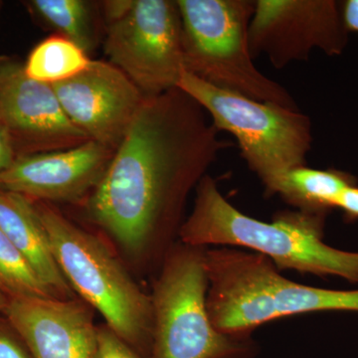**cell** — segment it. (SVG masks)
I'll return each instance as SVG.
<instances>
[{
	"mask_svg": "<svg viewBox=\"0 0 358 358\" xmlns=\"http://www.w3.org/2000/svg\"><path fill=\"white\" fill-rule=\"evenodd\" d=\"M62 274L107 327L143 358L152 341V299L141 291L100 238L46 204H35Z\"/></svg>",
	"mask_w": 358,
	"mask_h": 358,
	"instance_id": "cell-3",
	"label": "cell"
},
{
	"mask_svg": "<svg viewBox=\"0 0 358 358\" xmlns=\"http://www.w3.org/2000/svg\"><path fill=\"white\" fill-rule=\"evenodd\" d=\"M348 30L334 0H257L249 27L253 57L264 54L275 69L307 61L313 49L343 53Z\"/></svg>",
	"mask_w": 358,
	"mask_h": 358,
	"instance_id": "cell-8",
	"label": "cell"
},
{
	"mask_svg": "<svg viewBox=\"0 0 358 358\" xmlns=\"http://www.w3.org/2000/svg\"><path fill=\"white\" fill-rule=\"evenodd\" d=\"M0 119L16 157L80 147L91 138L61 107L52 85L27 77L23 65L0 59Z\"/></svg>",
	"mask_w": 358,
	"mask_h": 358,
	"instance_id": "cell-9",
	"label": "cell"
},
{
	"mask_svg": "<svg viewBox=\"0 0 358 358\" xmlns=\"http://www.w3.org/2000/svg\"><path fill=\"white\" fill-rule=\"evenodd\" d=\"M338 310V289H336V310Z\"/></svg>",
	"mask_w": 358,
	"mask_h": 358,
	"instance_id": "cell-24",
	"label": "cell"
},
{
	"mask_svg": "<svg viewBox=\"0 0 358 358\" xmlns=\"http://www.w3.org/2000/svg\"><path fill=\"white\" fill-rule=\"evenodd\" d=\"M355 183V178L343 171H320L305 166L285 174L275 194L296 210L327 216L334 208L339 194Z\"/></svg>",
	"mask_w": 358,
	"mask_h": 358,
	"instance_id": "cell-14",
	"label": "cell"
},
{
	"mask_svg": "<svg viewBox=\"0 0 358 358\" xmlns=\"http://www.w3.org/2000/svg\"><path fill=\"white\" fill-rule=\"evenodd\" d=\"M115 152L90 141L70 150L16 157L0 173V190L41 202L79 201L94 192Z\"/></svg>",
	"mask_w": 358,
	"mask_h": 358,
	"instance_id": "cell-11",
	"label": "cell"
},
{
	"mask_svg": "<svg viewBox=\"0 0 358 358\" xmlns=\"http://www.w3.org/2000/svg\"><path fill=\"white\" fill-rule=\"evenodd\" d=\"M16 159L10 136L7 133L3 122L0 119V173L11 166Z\"/></svg>",
	"mask_w": 358,
	"mask_h": 358,
	"instance_id": "cell-21",
	"label": "cell"
},
{
	"mask_svg": "<svg viewBox=\"0 0 358 358\" xmlns=\"http://www.w3.org/2000/svg\"><path fill=\"white\" fill-rule=\"evenodd\" d=\"M205 247L181 243L162 261L152 299V341L148 358H256L251 336L221 333L207 310L209 280Z\"/></svg>",
	"mask_w": 358,
	"mask_h": 358,
	"instance_id": "cell-4",
	"label": "cell"
},
{
	"mask_svg": "<svg viewBox=\"0 0 358 358\" xmlns=\"http://www.w3.org/2000/svg\"><path fill=\"white\" fill-rule=\"evenodd\" d=\"M3 313L32 358H96L98 327L83 303L22 296Z\"/></svg>",
	"mask_w": 358,
	"mask_h": 358,
	"instance_id": "cell-12",
	"label": "cell"
},
{
	"mask_svg": "<svg viewBox=\"0 0 358 358\" xmlns=\"http://www.w3.org/2000/svg\"><path fill=\"white\" fill-rule=\"evenodd\" d=\"M341 13L348 32H358V0H346L343 2Z\"/></svg>",
	"mask_w": 358,
	"mask_h": 358,
	"instance_id": "cell-22",
	"label": "cell"
},
{
	"mask_svg": "<svg viewBox=\"0 0 358 358\" xmlns=\"http://www.w3.org/2000/svg\"><path fill=\"white\" fill-rule=\"evenodd\" d=\"M178 88L203 108L219 131L236 138L242 157L268 195L275 194L285 174L307 166L312 122L300 110L218 88L187 71L181 75Z\"/></svg>",
	"mask_w": 358,
	"mask_h": 358,
	"instance_id": "cell-6",
	"label": "cell"
},
{
	"mask_svg": "<svg viewBox=\"0 0 358 358\" xmlns=\"http://www.w3.org/2000/svg\"><path fill=\"white\" fill-rule=\"evenodd\" d=\"M334 207L341 209L350 219L358 218V187L348 186L339 194Z\"/></svg>",
	"mask_w": 358,
	"mask_h": 358,
	"instance_id": "cell-20",
	"label": "cell"
},
{
	"mask_svg": "<svg viewBox=\"0 0 358 358\" xmlns=\"http://www.w3.org/2000/svg\"><path fill=\"white\" fill-rule=\"evenodd\" d=\"M178 6L185 71L218 88L299 110L287 90L254 65L249 27L256 1L178 0Z\"/></svg>",
	"mask_w": 358,
	"mask_h": 358,
	"instance_id": "cell-5",
	"label": "cell"
},
{
	"mask_svg": "<svg viewBox=\"0 0 358 358\" xmlns=\"http://www.w3.org/2000/svg\"><path fill=\"white\" fill-rule=\"evenodd\" d=\"M0 358H32L22 341L0 327Z\"/></svg>",
	"mask_w": 358,
	"mask_h": 358,
	"instance_id": "cell-19",
	"label": "cell"
},
{
	"mask_svg": "<svg viewBox=\"0 0 358 358\" xmlns=\"http://www.w3.org/2000/svg\"><path fill=\"white\" fill-rule=\"evenodd\" d=\"M66 115L91 141L117 150L145 96L122 71L92 60L86 70L52 85Z\"/></svg>",
	"mask_w": 358,
	"mask_h": 358,
	"instance_id": "cell-10",
	"label": "cell"
},
{
	"mask_svg": "<svg viewBox=\"0 0 358 358\" xmlns=\"http://www.w3.org/2000/svg\"><path fill=\"white\" fill-rule=\"evenodd\" d=\"M326 217L299 210L280 212L271 223L250 217L235 208L206 174L195 188L192 212L178 237L190 246L215 245L260 254L279 271L334 275L358 284V252L322 241Z\"/></svg>",
	"mask_w": 358,
	"mask_h": 358,
	"instance_id": "cell-2",
	"label": "cell"
},
{
	"mask_svg": "<svg viewBox=\"0 0 358 358\" xmlns=\"http://www.w3.org/2000/svg\"><path fill=\"white\" fill-rule=\"evenodd\" d=\"M0 291L11 298H57L15 245L0 230ZM59 299V298H57Z\"/></svg>",
	"mask_w": 358,
	"mask_h": 358,
	"instance_id": "cell-17",
	"label": "cell"
},
{
	"mask_svg": "<svg viewBox=\"0 0 358 358\" xmlns=\"http://www.w3.org/2000/svg\"><path fill=\"white\" fill-rule=\"evenodd\" d=\"M103 49L145 98L176 88L185 71L178 1L133 0L127 13L106 26Z\"/></svg>",
	"mask_w": 358,
	"mask_h": 358,
	"instance_id": "cell-7",
	"label": "cell"
},
{
	"mask_svg": "<svg viewBox=\"0 0 358 358\" xmlns=\"http://www.w3.org/2000/svg\"><path fill=\"white\" fill-rule=\"evenodd\" d=\"M33 13L56 34L71 40L87 54L100 39V7L84 0H32ZM103 20V18H102Z\"/></svg>",
	"mask_w": 358,
	"mask_h": 358,
	"instance_id": "cell-15",
	"label": "cell"
},
{
	"mask_svg": "<svg viewBox=\"0 0 358 358\" xmlns=\"http://www.w3.org/2000/svg\"><path fill=\"white\" fill-rule=\"evenodd\" d=\"M7 303H8V298L0 291V310L3 312L4 308H6Z\"/></svg>",
	"mask_w": 358,
	"mask_h": 358,
	"instance_id": "cell-23",
	"label": "cell"
},
{
	"mask_svg": "<svg viewBox=\"0 0 358 358\" xmlns=\"http://www.w3.org/2000/svg\"><path fill=\"white\" fill-rule=\"evenodd\" d=\"M0 230L27 259L59 299L68 300L72 288L59 268L33 200L0 190Z\"/></svg>",
	"mask_w": 358,
	"mask_h": 358,
	"instance_id": "cell-13",
	"label": "cell"
},
{
	"mask_svg": "<svg viewBox=\"0 0 358 358\" xmlns=\"http://www.w3.org/2000/svg\"><path fill=\"white\" fill-rule=\"evenodd\" d=\"M230 145L182 90L148 96L90 195V215L122 248L143 253L178 235L188 194Z\"/></svg>",
	"mask_w": 358,
	"mask_h": 358,
	"instance_id": "cell-1",
	"label": "cell"
},
{
	"mask_svg": "<svg viewBox=\"0 0 358 358\" xmlns=\"http://www.w3.org/2000/svg\"><path fill=\"white\" fill-rule=\"evenodd\" d=\"M92 59L71 40L53 35L40 42L23 65L26 76L41 83L64 82L83 72Z\"/></svg>",
	"mask_w": 358,
	"mask_h": 358,
	"instance_id": "cell-16",
	"label": "cell"
},
{
	"mask_svg": "<svg viewBox=\"0 0 358 358\" xmlns=\"http://www.w3.org/2000/svg\"><path fill=\"white\" fill-rule=\"evenodd\" d=\"M96 358H143L107 326L98 327Z\"/></svg>",
	"mask_w": 358,
	"mask_h": 358,
	"instance_id": "cell-18",
	"label": "cell"
}]
</instances>
